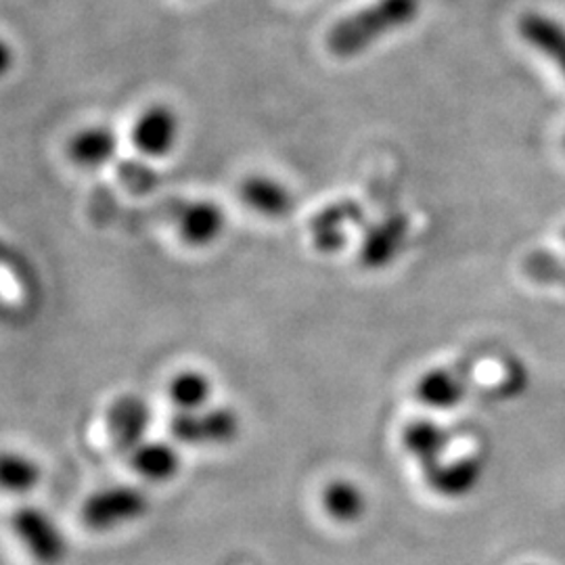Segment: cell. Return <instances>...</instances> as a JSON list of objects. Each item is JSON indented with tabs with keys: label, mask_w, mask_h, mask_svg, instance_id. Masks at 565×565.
<instances>
[{
	"label": "cell",
	"mask_w": 565,
	"mask_h": 565,
	"mask_svg": "<svg viewBox=\"0 0 565 565\" xmlns=\"http://www.w3.org/2000/svg\"><path fill=\"white\" fill-rule=\"evenodd\" d=\"M11 534L21 551L36 565H61L70 555L63 525L44 507L20 505L9 520Z\"/></svg>",
	"instance_id": "3957f363"
},
{
	"label": "cell",
	"mask_w": 565,
	"mask_h": 565,
	"mask_svg": "<svg viewBox=\"0 0 565 565\" xmlns=\"http://www.w3.org/2000/svg\"><path fill=\"white\" fill-rule=\"evenodd\" d=\"M415 392L419 403L425 406L436 411H450L463 403L467 384L452 369H431L419 377Z\"/></svg>",
	"instance_id": "d6986e66"
},
{
	"label": "cell",
	"mask_w": 565,
	"mask_h": 565,
	"mask_svg": "<svg viewBox=\"0 0 565 565\" xmlns=\"http://www.w3.org/2000/svg\"><path fill=\"white\" fill-rule=\"evenodd\" d=\"M128 465L142 484L166 486L174 482L182 471L181 446L174 440L147 438L132 448L128 455Z\"/></svg>",
	"instance_id": "ba28073f"
},
{
	"label": "cell",
	"mask_w": 565,
	"mask_h": 565,
	"mask_svg": "<svg viewBox=\"0 0 565 565\" xmlns=\"http://www.w3.org/2000/svg\"><path fill=\"white\" fill-rule=\"evenodd\" d=\"M425 482L431 492L446 501L467 499L478 490L484 478V463L478 457H459L438 461L424 469Z\"/></svg>",
	"instance_id": "9c48e42d"
},
{
	"label": "cell",
	"mask_w": 565,
	"mask_h": 565,
	"mask_svg": "<svg viewBox=\"0 0 565 565\" xmlns=\"http://www.w3.org/2000/svg\"><path fill=\"white\" fill-rule=\"evenodd\" d=\"M564 149H565V135H564Z\"/></svg>",
	"instance_id": "7402d4cb"
},
{
	"label": "cell",
	"mask_w": 565,
	"mask_h": 565,
	"mask_svg": "<svg viewBox=\"0 0 565 565\" xmlns=\"http://www.w3.org/2000/svg\"><path fill=\"white\" fill-rule=\"evenodd\" d=\"M177 237L191 249H207L221 242L226 231V210L214 200L182 203L174 214Z\"/></svg>",
	"instance_id": "52a82bcc"
},
{
	"label": "cell",
	"mask_w": 565,
	"mask_h": 565,
	"mask_svg": "<svg viewBox=\"0 0 565 565\" xmlns=\"http://www.w3.org/2000/svg\"><path fill=\"white\" fill-rule=\"evenodd\" d=\"M242 415L226 404H210L195 413H174L170 438L189 448H224L242 436Z\"/></svg>",
	"instance_id": "277c9868"
},
{
	"label": "cell",
	"mask_w": 565,
	"mask_h": 565,
	"mask_svg": "<svg viewBox=\"0 0 565 565\" xmlns=\"http://www.w3.org/2000/svg\"><path fill=\"white\" fill-rule=\"evenodd\" d=\"M518 34L530 49L551 61L565 81V25L562 21L541 11H525L518 20Z\"/></svg>",
	"instance_id": "7c38bea8"
},
{
	"label": "cell",
	"mask_w": 565,
	"mask_h": 565,
	"mask_svg": "<svg viewBox=\"0 0 565 565\" xmlns=\"http://www.w3.org/2000/svg\"><path fill=\"white\" fill-rule=\"evenodd\" d=\"M363 207L359 203H333L312 218L310 223L312 242L324 254H335L348 242V226L363 223Z\"/></svg>",
	"instance_id": "5bb4252c"
},
{
	"label": "cell",
	"mask_w": 565,
	"mask_h": 565,
	"mask_svg": "<svg viewBox=\"0 0 565 565\" xmlns=\"http://www.w3.org/2000/svg\"><path fill=\"white\" fill-rule=\"evenodd\" d=\"M181 139V118L168 103H151L132 121L130 142L149 160L168 158Z\"/></svg>",
	"instance_id": "5b68a950"
},
{
	"label": "cell",
	"mask_w": 565,
	"mask_h": 565,
	"mask_svg": "<svg viewBox=\"0 0 565 565\" xmlns=\"http://www.w3.org/2000/svg\"><path fill=\"white\" fill-rule=\"evenodd\" d=\"M321 507L331 522L350 525L363 520L369 501L361 486L352 480L338 478L324 486L321 492Z\"/></svg>",
	"instance_id": "e0dca14e"
},
{
	"label": "cell",
	"mask_w": 565,
	"mask_h": 565,
	"mask_svg": "<svg viewBox=\"0 0 565 565\" xmlns=\"http://www.w3.org/2000/svg\"><path fill=\"white\" fill-rule=\"evenodd\" d=\"M401 440H403L404 450L422 465V469H427L445 459L446 450L450 445V434L446 427L436 422L419 419L404 427Z\"/></svg>",
	"instance_id": "ac0fdd59"
},
{
	"label": "cell",
	"mask_w": 565,
	"mask_h": 565,
	"mask_svg": "<svg viewBox=\"0 0 565 565\" xmlns=\"http://www.w3.org/2000/svg\"><path fill=\"white\" fill-rule=\"evenodd\" d=\"M216 384L210 373L195 366H186L170 375L166 382V401L177 413H195L214 404Z\"/></svg>",
	"instance_id": "9a60e30c"
},
{
	"label": "cell",
	"mask_w": 565,
	"mask_h": 565,
	"mask_svg": "<svg viewBox=\"0 0 565 565\" xmlns=\"http://www.w3.org/2000/svg\"><path fill=\"white\" fill-rule=\"evenodd\" d=\"M44 469L41 461L25 450H0V494L25 499L42 484Z\"/></svg>",
	"instance_id": "2e32d148"
},
{
	"label": "cell",
	"mask_w": 565,
	"mask_h": 565,
	"mask_svg": "<svg viewBox=\"0 0 565 565\" xmlns=\"http://www.w3.org/2000/svg\"><path fill=\"white\" fill-rule=\"evenodd\" d=\"M406 237L408 218L401 214L371 226L361 245V263L371 270H382L401 256Z\"/></svg>",
	"instance_id": "4fadbf2b"
},
{
	"label": "cell",
	"mask_w": 565,
	"mask_h": 565,
	"mask_svg": "<svg viewBox=\"0 0 565 565\" xmlns=\"http://www.w3.org/2000/svg\"><path fill=\"white\" fill-rule=\"evenodd\" d=\"M422 9L424 0H375L333 25L327 34V49L333 57L352 60L385 36L411 25Z\"/></svg>",
	"instance_id": "6da1fadb"
},
{
	"label": "cell",
	"mask_w": 565,
	"mask_h": 565,
	"mask_svg": "<svg viewBox=\"0 0 565 565\" xmlns=\"http://www.w3.org/2000/svg\"><path fill=\"white\" fill-rule=\"evenodd\" d=\"M149 497L141 486H103L84 499L81 522L95 534H109L121 527L139 524L149 513Z\"/></svg>",
	"instance_id": "7a4b0ae2"
},
{
	"label": "cell",
	"mask_w": 565,
	"mask_h": 565,
	"mask_svg": "<svg viewBox=\"0 0 565 565\" xmlns=\"http://www.w3.org/2000/svg\"><path fill=\"white\" fill-rule=\"evenodd\" d=\"M120 151V139L114 128L93 124L84 126L70 137L65 145V156L81 170H102L116 162Z\"/></svg>",
	"instance_id": "30bf717a"
},
{
	"label": "cell",
	"mask_w": 565,
	"mask_h": 565,
	"mask_svg": "<svg viewBox=\"0 0 565 565\" xmlns=\"http://www.w3.org/2000/svg\"><path fill=\"white\" fill-rule=\"evenodd\" d=\"M153 413L139 394H121L105 411V431L111 446L128 455L149 438Z\"/></svg>",
	"instance_id": "8992f818"
},
{
	"label": "cell",
	"mask_w": 565,
	"mask_h": 565,
	"mask_svg": "<svg viewBox=\"0 0 565 565\" xmlns=\"http://www.w3.org/2000/svg\"><path fill=\"white\" fill-rule=\"evenodd\" d=\"M562 237H564V242H565V228H564V233H562Z\"/></svg>",
	"instance_id": "44dd1931"
},
{
	"label": "cell",
	"mask_w": 565,
	"mask_h": 565,
	"mask_svg": "<svg viewBox=\"0 0 565 565\" xmlns=\"http://www.w3.org/2000/svg\"><path fill=\"white\" fill-rule=\"evenodd\" d=\"M13 67H15V49L11 42L0 36V81L7 78Z\"/></svg>",
	"instance_id": "ffe728a7"
},
{
	"label": "cell",
	"mask_w": 565,
	"mask_h": 565,
	"mask_svg": "<svg viewBox=\"0 0 565 565\" xmlns=\"http://www.w3.org/2000/svg\"><path fill=\"white\" fill-rule=\"evenodd\" d=\"M237 193L247 210L268 221H281L296 207V198L291 189L268 174L245 177Z\"/></svg>",
	"instance_id": "8fae6325"
}]
</instances>
